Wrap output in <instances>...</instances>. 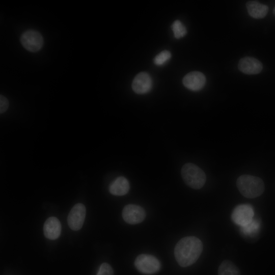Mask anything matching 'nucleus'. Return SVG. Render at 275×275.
Listing matches in <instances>:
<instances>
[{
    "label": "nucleus",
    "mask_w": 275,
    "mask_h": 275,
    "mask_svg": "<svg viewBox=\"0 0 275 275\" xmlns=\"http://www.w3.org/2000/svg\"><path fill=\"white\" fill-rule=\"evenodd\" d=\"M202 241L195 236H186L181 239L174 249L175 259L182 267L195 263L203 251Z\"/></svg>",
    "instance_id": "f257e3e1"
},
{
    "label": "nucleus",
    "mask_w": 275,
    "mask_h": 275,
    "mask_svg": "<svg viewBox=\"0 0 275 275\" xmlns=\"http://www.w3.org/2000/svg\"><path fill=\"white\" fill-rule=\"evenodd\" d=\"M236 186L241 194L252 199L261 195L264 191V184L259 177L250 175H242L236 181Z\"/></svg>",
    "instance_id": "f03ea898"
},
{
    "label": "nucleus",
    "mask_w": 275,
    "mask_h": 275,
    "mask_svg": "<svg viewBox=\"0 0 275 275\" xmlns=\"http://www.w3.org/2000/svg\"><path fill=\"white\" fill-rule=\"evenodd\" d=\"M181 174L185 183L193 189H200L204 185L206 181L204 172L192 163L184 164L182 167Z\"/></svg>",
    "instance_id": "7ed1b4c3"
},
{
    "label": "nucleus",
    "mask_w": 275,
    "mask_h": 275,
    "mask_svg": "<svg viewBox=\"0 0 275 275\" xmlns=\"http://www.w3.org/2000/svg\"><path fill=\"white\" fill-rule=\"evenodd\" d=\"M134 265L138 271L145 274L155 273L161 268V264L158 259L148 254L139 255L134 261Z\"/></svg>",
    "instance_id": "20e7f679"
},
{
    "label": "nucleus",
    "mask_w": 275,
    "mask_h": 275,
    "mask_svg": "<svg viewBox=\"0 0 275 275\" xmlns=\"http://www.w3.org/2000/svg\"><path fill=\"white\" fill-rule=\"evenodd\" d=\"M20 42L27 50L36 52L39 51L43 45V38L38 31L29 30L24 32L20 37Z\"/></svg>",
    "instance_id": "39448f33"
},
{
    "label": "nucleus",
    "mask_w": 275,
    "mask_h": 275,
    "mask_svg": "<svg viewBox=\"0 0 275 275\" xmlns=\"http://www.w3.org/2000/svg\"><path fill=\"white\" fill-rule=\"evenodd\" d=\"M254 212L252 205L243 204L237 205L231 214V219L236 225L242 227L250 223L253 219Z\"/></svg>",
    "instance_id": "423d86ee"
},
{
    "label": "nucleus",
    "mask_w": 275,
    "mask_h": 275,
    "mask_svg": "<svg viewBox=\"0 0 275 275\" xmlns=\"http://www.w3.org/2000/svg\"><path fill=\"white\" fill-rule=\"evenodd\" d=\"M86 213L85 205L81 203L75 204L70 211L67 222L69 227L74 231L80 229L83 225Z\"/></svg>",
    "instance_id": "0eeeda50"
},
{
    "label": "nucleus",
    "mask_w": 275,
    "mask_h": 275,
    "mask_svg": "<svg viewBox=\"0 0 275 275\" xmlns=\"http://www.w3.org/2000/svg\"><path fill=\"white\" fill-rule=\"evenodd\" d=\"M122 217L124 221L128 224H137L144 220L146 213L142 207L134 204H128L123 209Z\"/></svg>",
    "instance_id": "6e6552de"
},
{
    "label": "nucleus",
    "mask_w": 275,
    "mask_h": 275,
    "mask_svg": "<svg viewBox=\"0 0 275 275\" xmlns=\"http://www.w3.org/2000/svg\"><path fill=\"white\" fill-rule=\"evenodd\" d=\"M184 86L191 91H197L202 89L205 85L206 77L201 72L193 71L187 74L183 78Z\"/></svg>",
    "instance_id": "1a4fd4ad"
},
{
    "label": "nucleus",
    "mask_w": 275,
    "mask_h": 275,
    "mask_svg": "<svg viewBox=\"0 0 275 275\" xmlns=\"http://www.w3.org/2000/svg\"><path fill=\"white\" fill-rule=\"evenodd\" d=\"M152 87V81L150 76L145 72H142L134 77L132 88L134 92L139 94H143L150 91Z\"/></svg>",
    "instance_id": "9d476101"
},
{
    "label": "nucleus",
    "mask_w": 275,
    "mask_h": 275,
    "mask_svg": "<svg viewBox=\"0 0 275 275\" xmlns=\"http://www.w3.org/2000/svg\"><path fill=\"white\" fill-rule=\"evenodd\" d=\"M238 69L247 74H256L263 68L262 63L257 59L250 57L242 58L238 65Z\"/></svg>",
    "instance_id": "9b49d317"
},
{
    "label": "nucleus",
    "mask_w": 275,
    "mask_h": 275,
    "mask_svg": "<svg viewBox=\"0 0 275 275\" xmlns=\"http://www.w3.org/2000/svg\"><path fill=\"white\" fill-rule=\"evenodd\" d=\"M62 227L59 220L56 217H48L44 223L43 232L45 236L50 240H55L60 235Z\"/></svg>",
    "instance_id": "f8f14e48"
},
{
    "label": "nucleus",
    "mask_w": 275,
    "mask_h": 275,
    "mask_svg": "<svg viewBox=\"0 0 275 275\" xmlns=\"http://www.w3.org/2000/svg\"><path fill=\"white\" fill-rule=\"evenodd\" d=\"M130 188L128 180L120 176L113 181L109 186V193L114 196H124L128 193Z\"/></svg>",
    "instance_id": "ddd939ff"
},
{
    "label": "nucleus",
    "mask_w": 275,
    "mask_h": 275,
    "mask_svg": "<svg viewBox=\"0 0 275 275\" xmlns=\"http://www.w3.org/2000/svg\"><path fill=\"white\" fill-rule=\"evenodd\" d=\"M249 15L256 19L264 18L267 14L268 7L267 6L256 1H250L246 4Z\"/></svg>",
    "instance_id": "4468645a"
},
{
    "label": "nucleus",
    "mask_w": 275,
    "mask_h": 275,
    "mask_svg": "<svg viewBox=\"0 0 275 275\" xmlns=\"http://www.w3.org/2000/svg\"><path fill=\"white\" fill-rule=\"evenodd\" d=\"M218 275H240L239 268L231 261L224 260L218 269Z\"/></svg>",
    "instance_id": "2eb2a0df"
},
{
    "label": "nucleus",
    "mask_w": 275,
    "mask_h": 275,
    "mask_svg": "<svg viewBox=\"0 0 275 275\" xmlns=\"http://www.w3.org/2000/svg\"><path fill=\"white\" fill-rule=\"evenodd\" d=\"M260 228V224L259 221L257 219H253L247 225L240 227V231L242 235L252 237L259 232Z\"/></svg>",
    "instance_id": "dca6fc26"
},
{
    "label": "nucleus",
    "mask_w": 275,
    "mask_h": 275,
    "mask_svg": "<svg viewBox=\"0 0 275 275\" xmlns=\"http://www.w3.org/2000/svg\"><path fill=\"white\" fill-rule=\"evenodd\" d=\"M171 27L174 36L177 39L183 37L187 33L185 26L179 20H175L173 23Z\"/></svg>",
    "instance_id": "f3484780"
},
{
    "label": "nucleus",
    "mask_w": 275,
    "mask_h": 275,
    "mask_svg": "<svg viewBox=\"0 0 275 275\" xmlns=\"http://www.w3.org/2000/svg\"><path fill=\"white\" fill-rule=\"evenodd\" d=\"M171 57L170 52L168 50H163L155 57L154 62L157 65H162L171 58Z\"/></svg>",
    "instance_id": "a211bd4d"
},
{
    "label": "nucleus",
    "mask_w": 275,
    "mask_h": 275,
    "mask_svg": "<svg viewBox=\"0 0 275 275\" xmlns=\"http://www.w3.org/2000/svg\"><path fill=\"white\" fill-rule=\"evenodd\" d=\"M96 275H113V270L109 264L102 263L98 270Z\"/></svg>",
    "instance_id": "6ab92c4d"
},
{
    "label": "nucleus",
    "mask_w": 275,
    "mask_h": 275,
    "mask_svg": "<svg viewBox=\"0 0 275 275\" xmlns=\"http://www.w3.org/2000/svg\"><path fill=\"white\" fill-rule=\"evenodd\" d=\"M9 107V102L8 99L3 95L0 96V113H5Z\"/></svg>",
    "instance_id": "aec40b11"
},
{
    "label": "nucleus",
    "mask_w": 275,
    "mask_h": 275,
    "mask_svg": "<svg viewBox=\"0 0 275 275\" xmlns=\"http://www.w3.org/2000/svg\"><path fill=\"white\" fill-rule=\"evenodd\" d=\"M273 13L274 15L275 16V6H274L273 10Z\"/></svg>",
    "instance_id": "412c9836"
}]
</instances>
